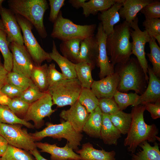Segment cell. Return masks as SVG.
Segmentation results:
<instances>
[{
  "label": "cell",
  "instance_id": "obj_3",
  "mask_svg": "<svg viewBox=\"0 0 160 160\" xmlns=\"http://www.w3.org/2000/svg\"><path fill=\"white\" fill-rule=\"evenodd\" d=\"M7 2L9 9L15 14L22 16L30 22L41 37H47L43 22L44 13L48 7L46 0H9Z\"/></svg>",
  "mask_w": 160,
  "mask_h": 160
},
{
  "label": "cell",
  "instance_id": "obj_26",
  "mask_svg": "<svg viewBox=\"0 0 160 160\" xmlns=\"http://www.w3.org/2000/svg\"><path fill=\"white\" fill-rule=\"evenodd\" d=\"M141 149L135 154L132 153V160H160V151L159 144L154 142L151 146L147 141H145L139 145Z\"/></svg>",
  "mask_w": 160,
  "mask_h": 160
},
{
  "label": "cell",
  "instance_id": "obj_21",
  "mask_svg": "<svg viewBox=\"0 0 160 160\" xmlns=\"http://www.w3.org/2000/svg\"><path fill=\"white\" fill-rule=\"evenodd\" d=\"M153 0H122L123 5L119 12L120 16L130 23L137 17L138 13Z\"/></svg>",
  "mask_w": 160,
  "mask_h": 160
},
{
  "label": "cell",
  "instance_id": "obj_50",
  "mask_svg": "<svg viewBox=\"0 0 160 160\" xmlns=\"http://www.w3.org/2000/svg\"><path fill=\"white\" fill-rule=\"evenodd\" d=\"M11 100V98L0 90V105H8Z\"/></svg>",
  "mask_w": 160,
  "mask_h": 160
},
{
  "label": "cell",
  "instance_id": "obj_48",
  "mask_svg": "<svg viewBox=\"0 0 160 160\" xmlns=\"http://www.w3.org/2000/svg\"><path fill=\"white\" fill-rule=\"evenodd\" d=\"M9 72L5 68L1 60L0 56V90L4 85L6 83L7 75Z\"/></svg>",
  "mask_w": 160,
  "mask_h": 160
},
{
  "label": "cell",
  "instance_id": "obj_40",
  "mask_svg": "<svg viewBox=\"0 0 160 160\" xmlns=\"http://www.w3.org/2000/svg\"><path fill=\"white\" fill-rule=\"evenodd\" d=\"M30 104L20 97L12 99L7 105L10 109L17 116H24L28 109Z\"/></svg>",
  "mask_w": 160,
  "mask_h": 160
},
{
  "label": "cell",
  "instance_id": "obj_54",
  "mask_svg": "<svg viewBox=\"0 0 160 160\" xmlns=\"http://www.w3.org/2000/svg\"><path fill=\"white\" fill-rule=\"evenodd\" d=\"M4 1L3 0H0V8L1 7H2V2Z\"/></svg>",
  "mask_w": 160,
  "mask_h": 160
},
{
  "label": "cell",
  "instance_id": "obj_52",
  "mask_svg": "<svg viewBox=\"0 0 160 160\" xmlns=\"http://www.w3.org/2000/svg\"><path fill=\"white\" fill-rule=\"evenodd\" d=\"M30 153L35 158L36 160H48L43 157L40 154L37 148L29 151ZM68 160H73L69 159Z\"/></svg>",
  "mask_w": 160,
  "mask_h": 160
},
{
  "label": "cell",
  "instance_id": "obj_36",
  "mask_svg": "<svg viewBox=\"0 0 160 160\" xmlns=\"http://www.w3.org/2000/svg\"><path fill=\"white\" fill-rule=\"evenodd\" d=\"M28 151L8 145L1 160H36Z\"/></svg>",
  "mask_w": 160,
  "mask_h": 160
},
{
  "label": "cell",
  "instance_id": "obj_9",
  "mask_svg": "<svg viewBox=\"0 0 160 160\" xmlns=\"http://www.w3.org/2000/svg\"><path fill=\"white\" fill-rule=\"evenodd\" d=\"M19 124H9L0 122V135L9 145L30 151L37 148L36 143L27 130Z\"/></svg>",
  "mask_w": 160,
  "mask_h": 160
},
{
  "label": "cell",
  "instance_id": "obj_30",
  "mask_svg": "<svg viewBox=\"0 0 160 160\" xmlns=\"http://www.w3.org/2000/svg\"><path fill=\"white\" fill-rule=\"evenodd\" d=\"M48 66L46 63L40 66L35 65L31 73L30 79L41 92H47L49 87L47 79Z\"/></svg>",
  "mask_w": 160,
  "mask_h": 160
},
{
  "label": "cell",
  "instance_id": "obj_16",
  "mask_svg": "<svg viewBox=\"0 0 160 160\" xmlns=\"http://www.w3.org/2000/svg\"><path fill=\"white\" fill-rule=\"evenodd\" d=\"M89 114L78 100L69 109L62 110L60 116L65 121L69 122L77 132L81 133Z\"/></svg>",
  "mask_w": 160,
  "mask_h": 160
},
{
  "label": "cell",
  "instance_id": "obj_42",
  "mask_svg": "<svg viewBox=\"0 0 160 160\" xmlns=\"http://www.w3.org/2000/svg\"><path fill=\"white\" fill-rule=\"evenodd\" d=\"M145 18H160V1L153 0L144 7L140 11Z\"/></svg>",
  "mask_w": 160,
  "mask_h": 160
},
{
  "label": "cell",
  "instance_id": "obj_41",
  "mask_svg": "<svg viewBox=\"0 0 160 160\" xmlns=\"http://www.w3.org/2000/svg\"><path fill=\"white\" fill-rule=\"evenodd\" d=\"M98 106L102 113L109 115L113 114L120 110L113 98H103L99 99Z\"/></svg>",
  "mask_w": 160,
  "mask_h": 160
},
{
  "label": "cell",
  "instance_id": "obj_15",
  "mask_svg": "<svg viewBox=\"0 0 160 160\" xmlns=\"http://www.w3.org/2000/svg\"><path fill=\"white\" fill-rule=\"evenodd\" d=\"M119 81V75L115 72L99 80H94L90 89L98 99L113 98L117 90Z\"/></svg>",
  "mask_w": 160,
  "mask_h": 160
},
{
  "label": "cell",
  "instance_id": "obj_25",
  "mask_svg": "<svg viewBox=\"0 0 160 160\" xmlns=\"http://www.w3.org/2000/svg\"><path fill=\"white\" fill-rule=\"evenodd\" d=\"M103 113L98 106L90 113L83 129L89 136L95 138H100Z\"/></svg>",
  "mask_w": 160,
  "mask_h": 160
},
{
  "label": "cell",
  "instance_id": "obj_46",
  "mask_svg": "<svg viewBox=\"0 0 160 160\" xmlns=\"http://www.w3.org/2000/svg\"><path fill=\"white\" fill-rule=\"evenodd\" d=\"M1 91L10 98L20 97L23 91L15 86L6 83L2 87Z\"/></svg>",
  "mask_w": 160,
  "mask_h": 160
},
{
  "label": "cell",
  "instance_id": "obj_49",
  "mask_svg": "<svg viewBox=\"0 0 160 160\" xmlns=\"http://www.w3.org/2000/svg\"><path fill=\"white\" fill-rule=\"evenodd\" d=\"M8 145L6 140L0 135V157L5 152Z\"/></svg>",
  "mask_w": 160,
  "mask_h": 160
},
{
  "label": "cell",
  "instance_id": "obj_5",
  "mask_svg": "<svg viewBox=\"0 0 160 160\" xmlns=\"http://www.w3.org/2000/svg\"><path fill=\"white\" fill-rule=\"evenodd\" d=\"M53 23L51 36L62 41L76 39L83 40L94 36L96 28L95 24L82 25L75 24L63 17L61 11Z\"/></svg>",
  "mask_w": 160,
  "mask_h": 160
},
{
  "label": "cell",
  "instance_id": "obj_17",
  "mask_svg": "<svg viewBox=\"0 0 160 160\" xmlns=\"http://www.w3.org/2000/svg\"><path fill=\"white\" fill-rule=\"evenodd\" d=\"M36 147L41 151L49 153L52 160H82L80 155L76 153L68 143L63 147L57 146L56 144L36 142Z\"/></svg>",
  "mask_w": 160,
  "mask_h": 160
},
{
  "label": "cell",
  "instance_id": "obj_8",
  "mask_svg": "<svg viewBox=\"0 0 160 160\" xmlns=\"http://www.w3.org/2000/svg\"><path fill=\"white\" fill-rule=\"evenodd\" d=\"M17 22L23 33L24 44L35 65H41L44 61H51L49 53L45 51L38 43L32 30L33 26L22 16L15 14Z\"/></svg>",
  "mask_w": 160,
  "mask_h": 160
},
{
  "label": "cell",
  "instance_id": "obj_39",
  "mask_svg": "<svg viewBox=\"0 0 160 160\" xmlns=\"http://www.w3.org/2000/svg\"><path fill=\"white\" fill-rule=\"evenodd\" d=\"M46 92H41L33 82L23 92L20 97L30 104L42 97L45 95Z\"/></svg>",
  "mask_w": 160,
  "mask_h": 160
},
{
  "label": "cell",
  "instance_id": "obj_2",
  "mask_svg": "<svg viewBox=\"0 0 160 160\" xmlns=\"http://www.w3.org/2000/svg\"><path fill=\"white\" fill-rule=\"evenodd\" d=\"M130 24L125 21L116 25L113 32L107 36L106 47L111 63L115 65L127 61L132 54L130 41Z\"/></svg>",
  "mask_w": 160,
  "mask_h": 160
},
{
  "label": "cell",
  "instance_id": "obj_35",
  "mask_svg": "<svg viewBox=\"0 0 160 160\" xmlns=\"http://www.w3.org/2000/svg\"><path fill=\"white\" fill-rule=\"evenodd\" d=\"M150 53L147 54L153 65L152 71L158 77L160 76V48L155 39L151 37L148 42Z\"/></svg>",
  "mask_w": 160,
  "mask_h": 160
},
{
  "label": "cell",
  "instance_id": "obj_20",
  "mask_svg": "<svg viewBox=\"0 0 160 160\" xmlns=\"http://www.w3.org/2000/svg\"><path fill=\"white\" fill-rule=\"evenodd\" d=\"M122 5V0H117L114 4L100 14L99 19L107 36L113 32L114 25L120 21L121 17L119 11Z\"/></svg>",
  "mask_w": 160,
  "mask_h": 160
},
{
  "label": "cell",
  "instance_id": "obj_19",
  "mask_svg": "<svg viewBox=\"0 0 160 160\" xmlns=\"http://www.w3.org/2000/svg\"><path fill=\"white\" fill-rule=\"evenodd\" d=\"M98 53V43L95 36L87 38L81 42L78 63L86 62L95 67L96 65Z\"/></svg>",
  "mask_w": 160,
  "mask_h": 160
},
{
  "label": "cell",
  "instance_id": "obj_29",
  "mask_svg": "<svg viewBox=\"0 0 160 160\" xmlns=\"http://www.w3.org/2000/svg\"><path fill=\"white\" fill-rule=\"evenodd\" d=\"M94 68L91 64L86 62H81L76 64L77 78L82 88H91L94 81L92 71Z\"/></svg>",
  "mask_w": 160,
  "mask_h": 160
},
{
  "label": "cell",
  "instance_id": "obj_45",
  "mask_svg": "<svg viewBox=\"0 0 160 160\" xmlns=\"http://www.w3.org/2000/svg\"><path fill=\"white\" fill-rule=\"evenodd\" d=\"M50 7L49 20L53 23L57 18L61 7L64 5V0H49Z\"/></svg>",
  "mask_w": 160,
  "mask_h": 160
},
{
  "label": "cell",
  "instance_id": "obj_38",
  "mask_svg": "<svg viewBox=\"0 0 160 160\" xmlns=\"http://www.w3.org/2000/svg\"><path fill=\"white\" fill-rule=\"evenodd\" d=\"M33 82L30 78L13 71L9 72L7 75L6 83L13 85L23 91Z\"/></svg>",
  "mask_w": 160,
  "mask_h": 160
},
{
  "label": "cell",
  "instance_id": "obj_7",
  "mask_svg": "<svg viewBox=\"0 0 160 160\" xmlns=\"http://www.w3.org/2000/svg\"><path fill=\"white\" fill-rule=\"evenodd\" d=\"M82 88L78 79H66L49 86L47 91L53 104L58 107L72 105L78 100Z\"/></svg>",
  "mask_w": 160,
  "mask_h": 160
},
{
  "label": "cell",
  "instance_id": "obj_13",
  "mask_svg": "<svg viewBox=\"0 0 160 160\" xmlns=\"http://www.w3.org/2000/svg\"><path fill=\"white\" fill-rule=\"evenodd\" d=\"M107 36L101 23H99L95 37L98 45V53L96 65L100 68L99 76L100 79L115 73L114 65L109 60L106 49Z\"/></svg>",
  "mask_w": 160,
  "mask_h": 160
},
{
  "label": "cell",
  "instance_id": "obj_31",
  "mask_svg": "<svg viewBox=\"0 0 160 160\" xmlns=\"http://www.w3.org/2000/svg\"><path fill=\"white\" fill-rule=\"evenodd\" d=\"M109 116L111 121L121 134H127L131 124V113H126L120 110Z\"/></svg>",
  "mask_w": 160,
  "mask_h": 160
},
{
  "label": "cell",
  "instance_id": "obj_4",
  "mask_svg": "<svg viewBox=\"0 0 160 160\" xmlns=\"http://www.w3.org/2000/svg\"><path fill=\"white\" fill-rule=\"evenodd\" d=\"M115 69L119 77L117 90L124 92L132 90L137 94L143 92L147 82L136 58H130L125 63L117 64Z\"/></svg>",
  "mask_w": 160,
  "mask_h": 160
},
{
  "label": "cell",
  "instance_id": "obj_11",
  "mask_svg": "<svg viewBox=\"0 0 160 160\" xmlns=\"http://www.w3.org/2000/svg\"><path fill=\"white\" fill-rule=\"evenodd\" d=\"M9 48L12 55V71L30 78L35 64L25 46L12 42Z\"/></svg>",
  "mask_w": 160,
  "mask_h": 160
},
{
  "label": "cell",
  "instance_id": "obj_24",
  "mask_svg": "<svg viewBox=\"0 0 160 160\" xmlns=\"http://www.w3.org/2000/svg\"><path fill=\"white\" fill-rule=\"evenodd\" d=\"M49 54L51 59L57 64L61 71L62 73L67 79L77 78L75 70L76 64L60 54L54 41L52 42V51Z\"/></svg>",
  "mask_w": 160,
  "mask_h": 160
},
{
  "label": "cell",
  "instance_id": "obj_18",
  "mask_svg": "<svg viewBox=\"0 0 160 160\" xmlns=\"http://www.w3.org/2000/svg\"><path fill=\"white\" fill-rule=\"evenodd\" d=\"M148 73V86L145 91L139 96L136 106L160 101V80L153 73L152 68L149 66Z\"/></svg>",
  "mask_w": 160,
  "mask_h": 160
},
{
  "label": "cell",
  "instance_id": "obj_43",
  "mask_svg": "<svg viewBox=\"0 0 160 160\" xmlns=\"http://www.w3.org/2000/svg\"><path fill=\"white\" fill-rule=\"evenodd\" d=\"M142 25L150 37L160 34V18H145Z\"/></svg>",
  "mask_w": 160,
  "mask_h": 160
},
{
  "label": "cell",
  "instance_id": "obj_34",
  "mask_svg": "<svg viewBox=\"0 0 160 160\" xmlns=\"http://www.w3.org/2000/svg\"><path fill=\"white\" fill-rule=\"evenodd\" d=\"M10 44L5 32L0 30V51L4 60V66L9 72L12 71V55L9 48Z\"/></svg>",
  "mask_w": 160,
  "mask_h": 160
},
{
  "label": "cell",
  "instance_id": "obj_37",
  "mask_svg": "<svg viewBox=\"0 0 160 160\" xmlns=\"http://www.w3.org/2000/svg\"><path fill=\"white\" fill-rule=\"evenodd\" d=\"M139 96L136 93H126L117 90L113 98L120 110L122 111L129 105L136 106Z\"/></svg>",
  "mask_w": 160,
  "mask_h": 160
},
{
  "label": "cell",
  "instance_id": "obj_10",
  "mask_svg": "<svg viewBox=\"0 0 160 160\" xmlns=\"http://www.w3.org/2000/svg\"><path fill=\"white\" fill-rule=\"evenodd\" d=\"M130 32L132 43V53L136 57L144 72L145 80L148 83L149 77L148 75V65L145 57V45L149 42L151 37L145 30L142 31L138 26V19L137 17L130 23Z\"/></svg>",
  "mask_w": 160,
  "mask_h": 160
},
{
  "label": "cell",
  "instance_id": "obj_12",
  "mask_svg": "<svg viewBox=\"0 0 160 160\" xmlns=\"http://www.w3.org/2000/svg\"><path fill=\"white\" fill-rule=\"evenodd\" d=\"M53 105L52 97L47 92L43 97L30 104L23 119L27 121H33L34 126L39 127L42 125L44 118L49 117L55 112L52 108Z\"/></svg>",
  "mask_w": 160,
  "mask_h": 160
},
{
  "label": "cell",
  "instance_id": "obj_14",
  "mask_svg": "<svg viewBox=\"0 0 160 160\" xmlns=\"http://www.w3.org/2000/svg\"><path fill=\"white\" fill-rule=\"evenodd\" d=\"M0 15L4 26V31L7 34L8 42L23 45L21 29L15 14L9 9L2 7L0 8Z\"/></svg>",
  "mask_w": 160,
  "mask_h": 160
},
{
  "label": "cell",
  "instance_id": "obj_6",
  "mask_svg": "<svg viewBox=\"0 0 160 160\" xmlns=\"http://www.w3.org/2000/svg\"><path fill=\"white\" fill-rule=\"evenodd\" d=\"M35 141H39L46 137L61 139L64 138L68 142L70 147L73 150H79V146L83 137V135L77 132L68 121L61 124H47V127L42 130L30 133Z\"/></svg>",
  "mask_w": 160,
  "mask_h": 160
},
{
  "label": "cell",
  "instance_id": "obj_23",
  "mask_svg": "<svg viewBox=\"0 0 160 160\" xmlns=\"http://www.w3.org/2000/svg\"><path fill=\"white\" fill-rule=\"evenodd\" d=\"M121 135L111 121L109 115L103 113L100 138L104 143L107 145H116Z\"/></svg>",
  "mask_w": 160,
  "mask_h": 160
},
{
  "label": "cell",
  "instance_id": "obj_55",
  "mask_svg": "<svg viewBox=\"0 0 160 160\" xmlns=\"http://www.w3.org/2000/svg\"><path fill=\"white\" fill-rule=\"evenodd\" d=\"M0 160H1V158L0 157Z\"/></svg>",
  "mask_w": 160,
  "mask_h": 160
},
{
  "label": "cell",
  "instance_id": "obj_1",
  "mask_svg": "<svg viewBox=\"0 0 160 160\" xmlns=\"http://www.w3.org/2000/svg\"><path fill=\"white\" fill-rule=\"evenodd\" d=\"M145 110V105L141 104L133 106L132 109L131 124L124 145L132 153L142 142L154 143L159 139L157 136L159 131L156 126L154 124H147L144 121L143 114Z\"/></svg>",
  "mask_w": 160,
  "mask_h": 160
},
{
  "label": "cell",
  "instance_id": "obj_27",
  "mask_svg": "<svg viewBox=\"0 0 160 160\" xmlns=\"http://www.w3.org/2000/svg\"><path fill=\"white\" fill-rule=\"evenodd\" d=\"M82 40L76 39L62 41L60 47L63 56L74 63H78Z\"/></svg>",
  "mask_w": 160,
  "mask_h": 160
},
{
  "label": "cell",
  "instance_id": "obj_28",
  "mask_svg": "<svg viewBox=\"0 0 160 160\" xmlns=\"http://www.w3.org/2000/svg\"><path fill=\"white\" fill-rule=\"evenodd\" d=\"M117 0H90L83 4V14L86 17L90 15H96L98 12L106 10L114 4Z\"/></svg>",
  "mask_w": 160,
  "mask_h": 160
},
{
  "label": "cell",
  "instance_id": "obj_51",
  "mask_svg": "<svg viewBox=\"0 0 160 160\" xmlns=\"http://www.w3.org/2000/svg\"><path fill=\"white\" fill-rule=\"evenodd\" d=\"M87 0H70L68 2L74 7L79 9L82 7L83 4Z\"/></svg>",
  "mask_w": 160,
  "mask_h": 160
},
{
  "label": "cell",
  "instance_id": "obj_22",
  "mask_svg": "<svg viewBox=\"0 0 160 160\" xmlns=\"http://www.w3.org/2000/svg\"><path fill=\"white\" fill-rule=\"evenodd\" d=\"M82 160H116L115 151H107L93 147L92 144L87 143L83 144L81 149L76 151Z\"/></svg>",
  "mask_w": 160,
  "mask_h": 160
},
{
  "label": "cell",
  "instance_id": "obj_32",
  "mask_svg": "<svg viewBox=\"0 0 160 160\" xmlns=\"http://www.w3.org/2000/svg\"><path fill=\"white\" fill-rule=\"evenodd\" d=\"M0 122L9 124H19L29 128H33L32 124L17 116L7 105H0Z\"/></svg>",
  "mask_w": 160,
  "mask_h": 160
},
{
  "label": "cell",
  "instance_id": "obj_33",
  "mask_svg": "<svg viewBox=\"0 0 160 160\" xmlns=\"http://www.w3.org/2000/svg\"><path fill=\"white\" fill-rule=\"evenodd\" d=\"M78 100L89 113L92 112L99 105V99L91 89L82 88Z\"/></svg>",
  "mask_w": 160,
  "mask_h": 160
},
{
  "label": "cell",
  "instance_id": "obj_44",
  "mask_svg": "<svg viewBox=\"0 0 160 160\" xmlns=\"http://www.w3.org/2000/svg\"><path fill=\"white\" fill-rule=\"evenodd\" d=\"M47 79L49 87L67 79L56 69L55 64L52 63L47 67Z\"/></svg>",
  "mask_w": 160,
  "mask_h": 160
},
{
  "label": "cell",
  "instance_id": "obj_47",
  "mask_svg": "<svg viewBox=\"0 0 160 160\" xmlns=\"http://www.w3.org/2000/svg\"><path fill=\"white\" fill-rule=\"evenodd\" d=\"M144 105L145 110L150 112L153 119H155L160 117V101L154 103H148Z\"/></svg>",
  "mask_w": 160,
  "mask_h": 160
},
{
  "label": "cell",
  "instance_id": "obj_53",
  "mask_svg": "<svg viewBox=\"0 0 160 160\" xmlns=\"http://www.w3.org/2000/svg\"><path fill=\"white\" fill-rule=\"evenodd\" d=\"M0 30H4V25L1 19L0 18Z\"/></svg>",
  "mask_w": 160,
  "mask_h": 160
}]
</instances>
